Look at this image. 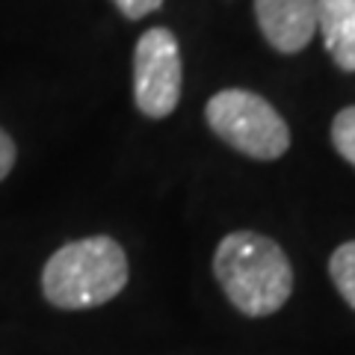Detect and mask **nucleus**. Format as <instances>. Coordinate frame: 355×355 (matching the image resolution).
<instances>
[{
    "label": "nucleus",
    "instance_id": "nucleus-8",
    "mask_svg": "<svg viewBox=\"0 0 355 355\" xmlns=\"http://www.w3.org/2000/svg\"><path fill=\"white\" fill-rule=\"evenodd\" d=\"M331 146L343 160L355 166V107H343L331 119Z\"/></svg>",
    "mask_w": 355,
    "mask_h": 355
},
{
    "label": "nucleus",
    "instance_id": "nucleus-10",
    "mask_svg": "<svg viewBox=\"0 0 355 355\" xmlns=\"http://www.w3.org/2000/svg\"><path fill=\"white\" fill-rule=\"evenodd\" d=\"M15 157H18V151H15V142L12 137L0 128V181L12 172V166H15Z\"/></svg>",
    "mask_w": 355,
    "mask_h": 355
},
{
    "label": "nucleus",
    "instance_id": "nucleus-5",
    "mask_svg": "<svg viewBox=\"0 0 355 355\" xmlns=\"http://www.w3.org/2000/svg\"><path fill=\"white\" fill-rule=\"evenodd\" d=\"M261 36L279 53L308 48L317 30V0H254Z\"/></svg>",
    "mask_w": 355,
    "mask_h": 355
},
{
    "label": "nucleus",
    "instance_id": "nucleus-7",
    "mask_svg": "<svg viewBox=\"0 0 355 355\" xmlns=\"http://www.w3.org/2000/svg\"><path fill=\"white\" fill-rule=\"evenodd\" d=\"M329 275H331V284L338 287V293L343 296V302L355 311V240L343 243V246L331 252Z\"/></svg>",
    "mask_w": 355,
    "mask_h": 355
},
{
    "label": "nucleus",
    "instance_id": "nucleus-4",
    "mask_svg": "<svg viewBox=\"0 0 355 355\" xmlns=\"http://www.w3.org/2000/svg\"><path fill=\"white\" fill-rule=\"evenodd\" d=\"M184 65L172 30L151 27L133 51V101L148 119H166L181 101Z\"/></svg>",
    "mask_w": 355,
    "mask_h": 355
},
{
    "label": "nucleus",
    "instance_id": "nucleus-9",
    "mask_svg": "<svg viewBox=\"0 0 355 355\" xmlns=\"http://www.w3.org/2000/svg\"><path fill=\"white\" fill-rule=\"evenodd\" d=\"M113 3L128 21H139V18H146L151 12H157V9L163 6V0H113Z\"/></svg>",
    "mask_w": 355,
    "mask_h": 355
},
{
    "label": "nucleus",
    "instance_id": "nucleus-6",
    "mask_svg": "<svg viewBox=\"0 0 355 355\" xmlns=\"http://www.w3.org/2000/svg\"><path fill=\"white\" fill-rule=\"evenodd\" d=\"M317 27L340 71H355V0H317Z\"/></svg>",
    "mask_w": 355,
    "mask_h": 355
},
{
    "label": "nucleus",
    "instance_id": "nucleus-3",
    "mask_svg": "<svg viewBox=\"0 0 355 355\" xmlns=\"http://www.w3.org/2000/svg\"><path fill=\"white\" fill-rule=\"evenodd\" d=\"M207 128L252 160H279L291 148V128L266 98L249 89H222L205 107Z\"/></svg>",
    "mask_w": 355,
    "mask_h": 355
},
{
    "label": "nucleus",
    "instance_id": "nucleus-2",
    "mask_svg": "<svg viewBox=\"0 0 355 355\" xmlns=\"http://www.w3.org/2000/svg\"><path fill=\"white\" fill-rule=\"evenodd\" d=\"M128 284V254L113 237L65 243L42 270V293L53 308L86 311L107 305Z\"/></svg>",
    "mask_w": 355,
    "mask_h": 355
},
{
    "label": "nucleus",
    "instance_id": "nucleus-1",
    "mask_svg": "<svg viewBox=\"0 0 355 355\" xmlns=\"http://www.w3.org/2000/svg\"><path fill=\"white\" fill-rule=\"evenodd\" d=\"M214 275L240 314L270 317L293 293V270L284 249L258 231H231L214 252Z\"/></svg>",
    "mask_w": 355,
    "mask_h": 355
}]
</instances>
